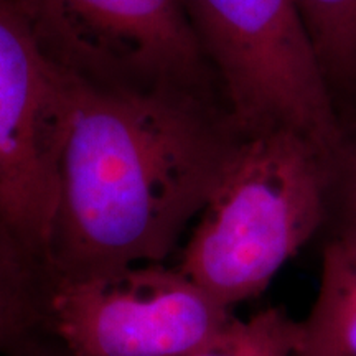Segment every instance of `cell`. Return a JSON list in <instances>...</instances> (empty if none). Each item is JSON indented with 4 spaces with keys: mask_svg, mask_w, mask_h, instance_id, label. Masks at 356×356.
I'll return each instance as SVG.
<instances>
[{
    "mask_svg": "<svg viewBox=\"0 0 356 356\" xmlns=\"http://www.w3.org/2000/svg\"><path fill=\"white\" fill-rule=\"evenodd\" d=\"M71 84L48 243L55 280L163 262L244 139L220 88Z\"/></svg>",
    "mask_w": 356,
    "mask_h": 356,
    "instance_id": "1",
    "label": "cell"
},
{
    "mask_svg": "<svg viewBox=\"0 0 356 356\" xmlns=\"http://www.w3.org/2000/svg\"><path fill=\"white\" fill-rule=\"evenodd\" d=\"M337 180L299 132L244 137L177 267L226 309L254 299L323 225Z\"/></svg>",
    "mask_w": 356,
    "mask_h": 356,
    "instance_id": "2",
    "label": "cell"
},
{
    "mask_svg": "<svg viewBox=\"0 0 356 356\" xmlns=\"http://www.w3.org/2000/svg\"><path fill=\"white\" fill-rule=\"evenodd\" d=\"M244 137L289 129L340 167L348 149L297 0H181Z\"/></svg>",
    "mask_w": 356,
    "mask_h": 356,
    "instance_id": "3",
    "label": "cell"
},
{
    "mask_svg": "<svg viewBox=\"0 0 356 356\" xmlns=\"http://www.w3.org/2000/svg\"><path fill=\"white\" fill-rule=\"evenodd\" d=\"M48 60L78 86H218L181 0H17Z\"/></svg>",
    "mask_w": 356,
    "mask_h": 356,
    "instance_id": "4",
    "label": "cell"
},
{
    "mask_svg": "<svg viewBox=\"0 0 356 356\" xmlns=\"http://www.w3.org/2000/svg\"><path fill=\"white\" fill-rule=\"evenodd\" d=\"M233 317L178 267L154 262L56 280L48 333L73 356H190Z\"/></svg>",
    "mask_w": 356,
    "mask_h": 356,
    "instance_id": "5",
    "label": "cell"
},
{
    "mask_svg": "<svg viewBox=\"0 0 356 356\" xmlns=\"http://www.w3.org/2000/svg\"><path fill=\"white\" fill-rule=\"evenodd\" d=\"M73 84L17 0H0V221L48 261Z\"/></svg>",
    "mask_w": 356,
    "mask_h": 356,
    "instance_id": "6",
    "label": "cell"
},
{
    "mask_svg": "<svg viewBox=\"0 0 356 356\" xmlns=\"http://www.w3.org/2000/svg\"><path fill=\"white\" fill-rule=\"evenodd\" d=\"M299 325L296 356H356V218L343 216L325 244L317 297Z\"/></svg>",
    "mask_w": 356,
    "mask_h": 356,
    "instance_id": "7",
    "label": "cell"
},
{
    "mask_svg": "<svg viewBox=\"0 0 356 356\" xmlns=\"http://www.w3.org/2000/svg\"><path fill=\"white\" fill-rule=\"evenodd\" d=\"M55 282L48 261L0 221V356L50 335Z\"/></svg>",
    "mask_w": 356,
    "mask_h": 356,
    "instance_id": "8",
    "label": "cell"
},
{
    "mask_svg": "<svg viewBox=\"0 0 356 356\" xmlns=\"http://www.w3.org/2000/svg\"><path fill=\"white\" fill-rule=\"evenodd\" d=\"M337 104L356 91V0H297Z\"/></svg>",
    "mask_w": 356,
    "mask_h": 356,
    "instance_id": "9",
    "label": "cell"
},
{
    "mask_svg": "<svg viewBox=\"0 0 356 356\" xmlns=\"http://www.w3.org/2000/svg\"><path fill=\"white\" fill-rule=\"evenodd\" d=\"M300 325L282 307L249 318L233 317L202 350L190 356H296Z\"/></svg>",
    "mask_w": 356,
    "mask_h": 356,
    "instance_id": "10",
    "label": "cell"
},
{
    "mask_svg": "<svg viewBox=\"0 0 356 356\" xmlns=\"http://www.w3.org/2000/svg\"><path fill=\"white\" fill-rule=\"evenodd\" d=\"M337 184L343 188L345 216L356 218V139L350 140L343 162L338 170Z\"/></svg>",
    "mask_w": 356,
    "mask_h": 356,
    "instance_id": "11",
    "label": "cell"
},
{
    "mask_svg": "<svg viewBox=\"0 0 356 356\" xmlns=\"http://www.w3.org/2000/svg\"><path fill=\"white\" fill-rule=\"evenodd\" d=\"M8 356H73L68 350L65 348L56 338H53L51 335L40 338V340L33 341L25 348H22L15 353L8 355Z\"/></svg>",
    "mask_w": 356,
    "mask_h": 356,
    "instance_id": "12",
    "label": "cell"
}]
</instances>
